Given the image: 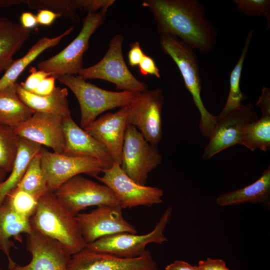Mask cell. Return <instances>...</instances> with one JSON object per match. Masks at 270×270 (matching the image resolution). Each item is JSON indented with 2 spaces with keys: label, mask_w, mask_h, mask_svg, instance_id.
Instances as JSON below:
<instances>
[{
  "label": "cell",
  "mask_w": 270,
  "mask_h": 270,
  "mask_svg": "<svg viewBox=\"0 0 270 270\" xmlns=\"http://www.w3.org/2000/svg\"><path fill=\"white\" fill-rule=\"evenodd\" d=\"M7 172L0 168V182H2L6 178Z\"/></svg>",
  "instance_id": "43"
},
{
  "label": "cell",
  "mask_w": 270,
  "mask_h": 270,
  "mask_svg": "<svg viewBox=\"0 0 270 270\" xmlns=\"http://www.w3.org/2000/svg\"><path fill=\"white\" fill-rule=\"evenodd\" d=\"M172 213V208H166L154 230L148 234L121 232L101 238L86 245L88 248L100 252L112 254L127 258L142 255L147 250L146 246L150 243L162 244L168 240L164 232Z\"/></svg>",
  "instance_id": "7"
},
{
  "label": "cell",
  "mask_w": 270,
  "mask_h": 270,
  "mask_svg": "<svg viewBox=\"0 0 270 270\" xmlns=\"http://www.w3.org/2000/svg\"><path fill=\"white\" fill-rule=\"evenodd\" d=\"M16 91L20 100L34 112L57 114L66 118L71 116L66 88L56 87L46 96H40L25 90L16 84Z\"/></svg>",
  "instance_id": "22"
},
{
  "label": "cell",
  "mask_w": 270,
  "mask_h": 270,
  "mask_svg": "<svg viewBox=\"0 0 270 270\" xmlns=\"http://www.w3.org/2000/svg\"><path fill=\"white\" fill-rule=\"evenodd\" d=\"M254 30L247 34L245 43L238 60L232 70L230 77V90L226 104L221 112L216 116L218 122L222 119L233 110L238 108L246 96L240 88V80L242 70Z\"/></svg>",
  "instance_id": "27"
},
{
  "label": "cell",
  "mask_w": 270,
  "mask_h": 270,
  "mask_svg": "<svg viewBox=\"0 0 270 270\" xmlns=\"http://www.w3.org/2000/svg\"><path fill=\"white\" fill-rule=\"evenodd\" d=\"M258 118L254 105L248 102L242 104L218 121L204 149L202 159L210 160L222 150L239 144L246 126Z\"/></svg>",
  "instance_id": "13"
},
{
  "label": "cell",
  "mask_w": 270,
  "mask_h": 270,
  "mask_svg": "<svg viewBox=\"0 0 270 270\" xmlns=\"http://www.w3.org/2000/svg\"><path fill=\"white\" fill-rule=\"evenodd\" d=\"M40 154L42 168L50 192L76 176L84 174L95 178L104 170L100 163L92 157L56 153L44 147Z\"/></svg>",
  "instance_id": "11"
},
{
  "label": "cell",
  "mask_w": 270,
  "mask_h": 270,
  "mask_svg": "<svg viewBox=\"0 0 270 270\" xmlns=\"http://www.w3.org/2000/svg\"><path fill=\"white\" fill-rule=\"evenodd\" d=\"M145 54L141 48L140 42L135 41L130 44L128 52V61L132 67L138 66Z\"/></svg>",
  "instance_id": "37"
},
{
  "label": "cell",
  "mask_w": 270,
  "mask_h": 270,
  "mask_svg": "<svg viewBox=\"0 0 270 270\" xmlns=\"http://www.w3.org/2000/svg\"><path fill=\"white\" fill-rule=\"evenodd\" d=\"M40 152L30 160L17 186L38 200L49 191L47 181L42 168Z\"/></svg>",
  "instance_id": "29"
},
{
  "label": "cell",
  "mask_w": 270,
  "mask_h": 270,
  "mask_svg": "<svg viewBox=\"0 0 270 270\" xmlns=\"http://www.w3.org/2000/svg\"><path fill=\"white\" fill-rule=\"evenodd\" d=\"M20 20L21 26L28 30L36 27L38 24L36 16L30 12H22L20 16Z\"/></svg>",
  "instance_id": "41"
},
{
  "label": "cell",
  "mask_w": 270,
  "mask_h": 270,
  "mask_svg": "<svg viewBox=\"0 0 270 270\" xmlns=\"http://www.w3.org/2000/svg\"><path fill=\"white\" fill-rule=\"evenodd\" d=\"M62 16L60 14L46 9L38 10L36 15L38 24L45 26H50L54 21Z\"/></svg>",
  "instance_id": "38"
},
{
  "label": "cell",
  "mask_w": 270,
  "mask_h": 270,
  "mask_svg": "<svg viewBox=\"0 0 270 270\" xmlns=\"http://www.w3.org/2000/svg\"><path fill=\"white\" fill-rule=\"evenodd\" d=\"M66 144L64 154L71 156H85L97 160L104 170L114 161L105 146L79 126L71 116L63 120Z\"/></svg>",
  "instance_id": "19"
},
{
  "label": "cell",
  "mask_w": 270,
  "mask_h": 270,
  "mask_svg": "<svg viewBox=\"0 0 270 270\" xmlns=\"http://www.w3.org/2000/svg\"><path fill=\"white\" fill-rule=\"evenodd\" d=\"M165 270H200L198 266H192L182 260H176L168 264Z\"/></svg>",
  "instance_id": "40"
},
{
  "label": "cell",
  "mask_w": 270,
  "mask_h": 270,
  "mask_svg": "<svg viewBox=\"0 0 270 270\" xmlns=\"http://www.w3.org/2000/svg\"><path fill=\"white\" fill-rule=\"evenodd\" d=\"M30 8L46 9L60 14L71 20H80L77 10H82L80 0H26Z\"/></svg>",
  "instance_id": "31"
},
{
  "label": "cell",
  "mask_w": 270,
  "mask_h": 270,
  "mask_svg": "<svg viewBox=\"0 0 270 270\" xmlns=\"http://www.w3.org/2000/svg\"><path fill=\"white\" fill-rule=\"evenodd\" d=\"M0 270H2V268H0Z\"/></svg>",
  "instance_id": "44"
},
{
  "label": "cell",
  "mask_w": 270,
  "mask_h": 270,
  "mask_svg": "<svg viewBox=\"0 0 270 270\" xmlns=\"http://www.w3.org/2000/svg\"><path fill=\"white\" fill-rule=\"evenodd\" d=\"M68 270H158L150 250L141 256L127 258L85 248L73 254Z\"/></svg>",
  "instance_id": "15"
},
{
  "label": "cell",
  "mask_w": 270,
  "mask_h": 270,
  "mask_svg": "<svg viewBox=\"0 0 270 270\" xmlns=\"http://www.w3.org/2000/svg\"><path fill=\"white\" fill-rule=\"evenodd\" d=\"M30 222L32 230L57 241L72 256L86 246L76 216L63 206L52 192L48 191L38 199Z\"/></svg>",
  "instance_id": "2"
},
{
  "label": "cell",
  "mask_w": 270,
  "mask_h": 270,
  "mask_svg": "<svg viewBox=\"0 0 270 270\" xmlns=\"http://www.w3.org/2000/svg\"><path fill=\"white\" fill-rule=\"evenodd\" d=\"M42 147L38 144L20 138L18 152L10 174L0 182V206L6 195L17 187L30 160L41 151Z\"/></svg>",
  "instance_id": "26"
},
{
  "label": "cell",
  "mask_w": 270,
  "mask_h": 270,
  "mask_svg": "<svg viewBox=\"0 0 270 270\" xmlns=\"http://www.w3.org/2000/svg\"><path fill=\"white\" fill-rule=\"evenodd\" d=\"M162 160L157 147L150 144L135 126L127 124L120 165L124 172L136 183L144 186L148 174Z\"/></svg>",
  "instance_id": "9"
},
{
  "label": "cell",
  "mask_w": 270,
  "mask_h": 270,
  "mask_svg": "<svg viewBox=\"0 0 270 270\" xmlns=\"http://www.w3.org/2000/svg\"><path fill=\"white\" fill-rule=\"evenodd\" d=\"M24 1L16 0H0V7H6L18 4Z\"/></svg>",
  "instance_id": "42"
},
{
  "label": "cell",
  "mask_w": 270,
  "mask_h": 270,
  "mask_svg": "<svg viewBox=\"0 0 270 270\" xmlns=\"http://www.w3.org/2000/svg\"><path fill=\"white\" fill-rule=\"evenodd\" d=\"M140 72L143 76L148 74L160 78V70L154 60L148 56L144 54L142 60L138 65Z\"/></svg>",
  "instance_id": "35"
},
{
  "label": "cell",
  "mask_w": 270,
  "mask_h": 270,
  "mask_svg": "<svg viewBox=\"0 0 270 270\" xmlns=\"http://www.w3.org/2000/svg\"><path fill=\"white\" fill-rule=\"evenodd\" d=\"M130 104L116 112H108L84 128L106 148L114 162L120 165L126 120Z\"/></svg>",
  "instance_id": "18"
},
{
  "label": "cell",
  "mask_w": 270,
  "mask_h": 270,
  "mask_svg": "<svg viewBox=\"0 0 270 270\" xmlns=\"http://www.w3.org/2000/svg\"><path fill=\"white\" fill-rule=\"evenodd\" d=\"M270 201V166L253 183L242 188L228 192L218 196L216 202L221 206H236L246 203L266 206Z\"/></svg>",
  "instance_id": "21"
},
{
  "label": "cell",
  "mask_w": 270,
  "mask_h": 270,
  "mask_svg": "<svg viewBox=\"0 0 270 270\" xmlns=\"http://www.w3.org/2000/svg\"><path fill=\"white\" fill-rule=\"evenodd\" d=\"M164 102L163 90L160 88L137 93L130 104L126 120L127 124L135 126L156 147L162 138Z\"/></svg>",
  "instance_id": "10"
},
{
  "label": "cell",
  "mask_w": 270,
  "mask_h": 270,
  "mask_svg": "<svg viewBox=\"0 0 270 270\" xmlns=\"http://www.w3.org/2000/svg\"><path fill=\"white\" fill-rule=\"evenodd\" d=\"M156 23L159 35L175 36L203 54L212 52L217 39L216 26L206 18L197 0H146L142 2Z\"/></svg>",
  "instance_id": "1"
},
{
  "label": "cell",
  "mask_w": 270,
  "mask_h": 270,
  "mask_svg": "<svg viewBox=\"0 0 270 270\" xmlns=\"http://www.w3.org/2000/svg\"><path fill=\"white\" fill-rule=\"evenodd\" d=\"M198 266L200 270H231L226 266L225 261L220 258H207L200 260Z\"/></svg>",
  "instance_id": "36"
},
{
  "label": "cell",
  "mask_w": 270,
  "mask_h": 270,
  "mask_svg": "<svg viewBox=\"0 0 270 270\" xmlns=\"http://www.w3.org/2000/svg\"><path fill=\"white\" fill-rule=\"evenodd\" d=\"M74 30L71 26L59 36L39 39L21 58L14 60L0 78V90L16 83V80L32 62L46 49L55 46Z\"/></svg>",
  "instance_id": "24"
},
{
  "label": "cell",
  "mask_w": 270,
  "mask_h": 270,
  "mask_svg": "<svg viewBox=\"0 0 270 270\" xmlns=\"http://www.w3.org/2000/svg\"><path fill=\"white\" fill-rule=\"evenodd\" d=\"M30 32L7 18H0V74L12 64L13 56L28 38Z\"/></svg>",
  "instance_id": "23"
},
{
  "label": "cell",
  "mask_w": 270,
  "mask_h": 270,
  "mask_svg": "<svg viewBox=\"0 0 270 270\" xmlns=\"http://www.w3.org/2000/svg\"><path fill=\"white\" fill-rule=\"evenodd\" d=\"M162 51L176 64L200 114L199 129L202 134L209 138L218 123L216 116L210 113L204 106L201 97L202 78L198 59L192 48L175 36L160 35Z\"/></svg>",
  "instance_id": "3"
},
{
  "label": "cell",
  "mask_w": 270,
  "mask_h": 270,
  "mask_svg": "<svg viewBox=\"0 0 270 270\" xmlns=\"http://www.w3.org/2000/svg\"><path fill=\"white\" fill-rule=\"evenodd\" d=\"M32 231L30 219L17 214L4 201L0 206V250L7 256L9 270L16 264L10 254L16 247L12 238L22 242V234Z\"/></svg>",
  "instance_id": "20"
},
{
  "label": "cell",
  "mask_w": 270,
  "mask_h": 270,
  "mask_svg": "<svg viewBox=\"0 0 270 270\" xmlns=\"http://www.w3.org/2000/svg\"><path fill=\"white\" fill-rule=\"evenodd\" d=\"M53 192L63 206L76 216L90 206H120L118 198L108 187L81 174L70 178Z\"/></svg>",
  "instance_id": "8"
},
{
  "label": "cell",
  "mask_w": 270,
  "mask_h": 270,
  "mask_svg": "<svg viewBox=\"0 0 270 270\" xmlns=\"http://www.w3.org/2000/svg\"><path fill=\"white\" fill-rule=\"evenodd\" d=\"M56 79L76 96L80 106V124L82 128L92 124L102 113L129 105L136 94L127 90H106L74 75L66 74Z\"/></svg>",
  "instance_id": "4"
},
{
  "label": "cell",
  "mask_w": 270,
  "mask_h": 270,
  "mask_svg": "<svg viewBox=\"0 0 270 270\" xmlns=\"http://www.w3.org/2000/svg\"><path fill=\"white\" fill-rule=\"evenodd\" d=\"M236 8L248 16H264L266 19V28L270 27V0H234Z\"/></svg>",
  "instance_id": "33"
},
{
  "label": "cell",
  "mask_w": 270,
  "mask_h": 270,
  "mask_svg": "<svg viewBox=\"0 0 270 270\" xmlns=\"http://www.w3.org/2000/svg\"><path fill=\"white\" fill-rule=\"evenodd\" d=\"M4 201L17 214L28 219L34 213L38 202L34 196L18 187L6 195Z\"/></svg>",
  "instance_id": "32"
},
{
  "label": "cell",
  "mask_w": 270,
  "mask_h": 270,
  "mask_svg": "<svg viewBox=\"0 0 270 270\" xmlns=\"http://www.w3.org/2000/svg\"><path fill=\"white\" fill-rule=\"evenodd\" d=\"M20 140L14 129L0 124V168L8 173L13 166Z\"/></svg>",
  "instance_id": "30"
},
{
  "label": "cell",
  "mask_w": 270,
  "mask_h": 270,
  "mask_svg": "<svg viewBox=\"0 0 270 270\" xmlns=\"http://www.w3.org/2000/svg\"><path fill=\"white\" fill-rule=\"evenodd\" d=\"M102 173V176L95 178L114 192L122 208L152 206L162 202L164 192L162 189L136 183L124 172L118 163L114 162Z\"/></svg>",
  "instance_id": "12"
},
{
  "label": "cell",
  "mask_w": 270,
  "mask_h": 270,
  "mask_svg": "<svg viewBox=\"0 0 270 270\" xmlns=\"http://www.w3.org/2000/svg\"><path fill=\"white\" fill-rule=\"evenodd\" d=\"M30 72V74L24 82L20 83V85L25 90L31 93L35 90L45 78L50 76L49 73L37 70L34 67H32Z\"/></svg>",
  "instance_id": "34"
},
{
  "label": "cell",
  "mask_w": 270,
  "mask_h": 270,
  "mask_svg": "<svg viewBox=\"0 0 270 270\" xmlns=\"http://www.w3.org/2000/svg\"><path fill=\"white\" fill-rule=\"evenodd\" d=\"M122 209L120 206H102L89 212L79 213L76 216L86 245L116 234L137 233L136 228L124 218Z\"/></svg>",
  "instance_id": "14"
},
{
  "label": "cell",
  "mask_w": 270,
  "mask_h": 270,
  "mask_svg": "<svg viewBox=\"0 0 270 270\" xmlns=\"http://www.w3.org/2000/svg\"><path fill=\"white\" fill-rule=\"evenodd\" d=\"M56 78L52 76L45 78L32 92L40 96H46L51 94L54 90Z\"/></svg>",
  "instance_id": "39"
},
{
  "label": "cell",
  "mask_w": 270,
  "mask_h": 270,
  "mask_svg": "<svg viewBox=\"0 0 270 270\" xmlns=\"http://www.w3.org/2000/svg\"><path fill=\"white\" fill-rule=\"evenodd\" d=\"M16 83L0 90V124L15 130L34 112L19 98Z\"/></svg>",
  "instance_id": "25"
},
{
  "label": "cell",
  "mask_w": 270,
  "mask_h": 270,
  "mask_svg": "<svg viewBox=\"0 0 270 270\" xmlns=\"http://www.w3.org/2000/svg\"><path fill=\"white\" fill-rule=\"evenodd\" d=\"M107 11L101 10L88 12L82 28L74 39L58 54L39 62L38 70L49 73L56 79L66 74H78L83 68V56L89 46L90 38L104 24Z\"/></svg>",
  "instance_id": "5"
},
{
  "label": "cell",
  "mask_w": 270,
  "mask_h": 270,
  "mask_svg": "<svg viewBox=\"0 0 270 270\" xmlns=\"http://www.w3.org/2000/svg\"><path fill=\"white\" fill-rule=\"evenodd\" d=\"M26 236L32 260L26 266L16 264L10 270H68L72 256L58 242L34 230Z\"/></svg>",
  "instance_id": "17"
},
{
  "label": "cell",
  "mask_w": 270,
  "mask_h": 270,
  "mask_svg": "<svg viewBox=\"0 0 270 270\" xmlns=\"http://www.w3.org/2000/svg\"><path fill=\"white\" fill-rule=\"evenodd\" d=\"M262 114L260 118L246 126L239 144L252 151L270 149V112Z\"/></svg>",
  "instance_id": "28"
},
{
  "label": "cell",
  "mask_w": 270,
  "mask_h": 270,
  "mask_svg": "<svg viewBox=\"0 0 270 270\" xmlns=\"http://www.w3.org/2000/svg\"><path fill=\"white\" fill-rule=\"evenodd\" d=\"M124 37L114 36L103 58L96 64L83 68L78 76L84 80L99 79L112 82L116 90L137 94L148 90L146 85L138 80L130 72L125 62L122 50Z\"/></svg>",
  "instance_id": "6"
},
{
  "label": "cell",
  "mask_w": 270,
  "mask_h": 270,
  "mask_svg": "<svg viewBox=\"0 0 270 270\" xmlns=\"http://www.w3.org/2000/svg\"><path fill=\"white\" fill-rule=\"evenodd\" d=\"M62 116L52 114L34 112L26 121L14 130L21 138L64 154L66 138Z\"/></svg>",
  "instance_id": "16"
}]
</instances>
